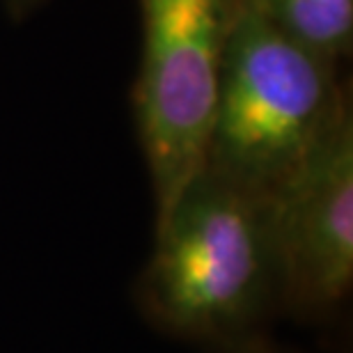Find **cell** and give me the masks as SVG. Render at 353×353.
Segmentation results:
<instances>
[{
	"label": "cell",
	"mask_w": 353,
	"mask_h": 353,
	"mask_svg": "<svg viewBox=\"0 0 353 353\" xmlns=\"http://www.w3.org/2000/svg\"><path fill=\"white\" fill-rule=\"evenodd\" d=\"M266 204L282 312H335L353 285V103Z\"/></svg>",
	"instance_id": "obj_4"
},
{
	"label": "cell",
	"mask_w": 353,
	"mask_h": 353,
	"mask_svg": "<svg viewBox=\"0 0 353 353\" xmlns=\"http://www.w3.org/2000/svg\"><path fill=\"white\" fill-rule=\"evenodd\" d=\"M143 23L133 112L154 223L207 165L228 48L243 0H138Z\"/></svg>",
	"instance_id": "obj_3"
},
{
	"label": "cell",
	"mask_w": 353,
	"mask_h": 353,
	"mask_svg": "<svg viewBox=\"0 0 353 353\" xmlns=\"http://www.w3.org/2000/svg\"><path fill=\"white\" fill-rule=\"evenodd\" d=\"M351 105L342 65L296 44L243 0L204 170L268 197Z\"/></svg>",
	"instance_id": "obj_2"
},
{
	"label": "cell",
	"mask_w": 353,
	"mask_h": 353,
	"mask_svg": "<svg viewBox=\"0 0 353 353\" xmlns=\"http://www.w3.org/2000/svg\"><path fill=\"white\" fill-rule=\"evenodd\" d=\"M207 353H287V351L271 347V342L266 340V335H259V337H252V340H245V342L228 344V347L207 349Z\"/></svg>",
	"instance_id": "obj_6"
},
{
	"label": "cell",
	"mask_w": 353,
	"mask_h": 353,
	"mask_svg": "<svg viewBox=\"0 0 353 353\" xmlns=\"http://www.w3.org/2000/svg\"><path fill=\"white\" fill-rule=\"evenodd\" d=\"M46 0H5L7 12H10L12 19H26L28 14H32L37 7L44 5Z\"/></svg>",
	"instance_id": "obj_7"
},
{
	"label": "cell",
	"mask_w": 353,
	"mask_h": 353,
	"mask_svg": "<svg viewBox=\"0 0 353 353\" xmlns=\"http://www.w3.org/2000/svg\"><path fill=\"white\" fill-rule=\"evenodd\" d=\"M282 34L342 65L353 51V0H245Z\"/></svg>",
	"instance_id": "obj_5"
},
{
	"label": "cell",
	"mask_w": 353,
	"mask_h": 353,
	"mask_svg": "<svg viewBox=\"0 0 353 353\" xmlns=\"http://www.w3.org/2000/svg\"><path fill=\"white\" fill-rule=\"evenodd\" d=\"M154 230L136 282L154 328L204 349L264 335L282 312L266 197L202 170Z\"/></svg>",
	"instance_id": "obj_1"
}]
</instances>
